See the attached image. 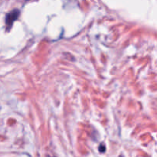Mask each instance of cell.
I'll use <instances>...</instances> for the list:
<instances>
[{
	"label": "cell",
	"mask_w": 157,
	"mask_h": 157,
	"mask_svg": "<svg viewBox=\"0 0 157 157\" xmlns=\"http://www.w3.org/2000/svg\"><path fill=\"white\" fill-rule=\"evenodd\" d=\"M19 15H20L19 10H18V9H14V10H12V12H10L7 15H6V26H7L8 29L12 25V24H13V22L15 21V20L18 19Z\"/></svg>",
	"instance_id": "cell-1"
},
{
	"label": "cell",
	"mask_w": 157,
	"mask_h": 157,
	"mask_svg": "<svg viewBox=\"0 0 157 157\" xmlns=\"http://www.w3.org/2000/svg\"><path fill=\"white\" fill-rule=\"evenodd\" d=\"M105 150L106 148L105 147H104V145H101V147H100L99 148L100 152H101V153H104V152H105Z\"/></svg>",
	"instance_id": "cell-2"
},
{
	"label": "cell",
	"mask_w": 157,
	"mask_h": 157,
	"mask_svg": "<svg viewBox=\"0 0 157 157\" xmlns=\"http://www.w3.org/2000/svg\"><path fill=\"white\" fill-rule=\"evenodd\" d=\"M120 157H123V156H120Z\"/></svg>",
	"instance_id": "cell-3"
},
{
	"label": "cell",
	"mask_w": 157,
	"mask_h": 157,
	"mask_svg": "<svg viewBox=\"0 0 157 157\" xmlns=\"http://www.w3.org/2000/svg\"><path fill=\"white\" fill-rule=\"evenodd\" d=\"M48 157H50V156H48Z\"/></svg>",
	"instance_id": "cell-4"
}]
</instances>
